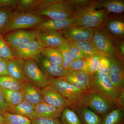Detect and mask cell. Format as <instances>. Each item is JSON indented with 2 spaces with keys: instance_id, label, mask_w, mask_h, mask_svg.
<instances>
[{
  "instance_id": "6da1fadb",
  "label": "cell",
  "mask_w": 124,
  "mask_h": 124,
  "mask_svg": "<svg viewBox=\"0 0 124 124\" xmlns=\"http://www.w3.org/2000/svg\"><path fill=\"white\" fill-rule=\"evenodd\" d=\"M97 5V1L93 0L88 5L75 11L74 17L77 20L76 26L94 29L101 26L109 13L105 9H96Z\"/></svg>"
},
{
  "instance_id": "7a4b0ae2",
  "label": "cell",
  "mask_w": 124,
  "mask_h": 124,
  "mask_svg": "<svg viewBox=\"0 0 124 124\" xmlns=\"http://www.w3.org/2000/svg\"><path fill=\"white\" fill-rule=\"evenodd\" d=\"M91 41L99 53L111 59H117L124 63V58L121 55L119 50L120 41L111 37L102 26L94 29Z\"/></svg>"
},
{
  "instance_id": "3957f363",
  "label": "cell",
  "mask_w": 124,
  "mask_h": 124,
  "mask_svg": "<svg viewBox=\"0 0 124 124\" xmlns=\"http://www.w3.org/2000/svg\"><path fill=\"white\" fill-rule=\"evenodd\" d=\"M46 19L45 17L36 15L32 13H22L14 10L0 34L3 36L6 33L13 31L27 28L34 29Z\"/></svg>"
},
{
  "instance_id": "277c9868",
  "label": "cell",
  "mask_w": 124,
  "mask_h": 124,
  "mask_svg": "<svg viewBox=\"0 0 124 124\" xmlns=\"http://www.w3.org/2000/svg\"><path fill=\"white\" fill-rule=\"evenodd\" d=\"M91 90L116 106L117 96L108 75L97 72L91 77Z\"/></svg>"
},
{
  "instance_id": "5b68a950",
  "label": "cell",
  "mask_w": 124,
  "mask_h": 124,
  "mask_svg": "<svg viewBox=\"0 0 124 124\" xmlns=\"http://www.w3.org/2000/svg\"><path fill=\"white\" fill-rule=\"evenodd\" d=\"M75 11L69 0H59L48 7L32 13L36 15L49 18V19L61 20L74 17Z\"/></svg>"
},
{
  "instance_id": "8992f818",
  "label": "cell",
  "mask_w": 124,
  "mask_h": 124,
  "mask_svg": "<svg viewBox=\"0 0 124 124\" xmlns=\"http://www.w3.org/2000/svg\"><path fill=\"white\" fill-rule=\"evenodd\" d=\"M117 96V107L124 108V63L116 58L111 59L108 74Z\"/></svg>"
},
{
  "instance_id": "52a82bcc",
  "label": "cell",
  "mask_w": 124,
  "mask_h": 124,
  "mask_svg": "<svg viewBox=\"0 0 124 124\" xmlns=\"http://www.w3.org/2000/svg\"><path fill=\"white\" fill-rule=\"evenodd\" d=\"M48 85L63 97L78 105L88 93L80 91L61 78H48Z\"/></svg>"
},
{
  "instance_id": "ba28073f",
  "label": "cell",
  "mask_w": 124,
  "mask_h": 124,
  "mask_svg": "<svg viewBox=\"0 0 124 124\" xmlns=\"http://www.w3.org/2000/svg\"><path fill=\"white\" fill-rule=\"evenodd\" d=\"M74 105L90 108L100 116H104L116 106L93 91L88 93L79 104Z\"/></svg>"
},
{
  "instance_id": "9c48e42d",
  "label": "cell",
  "mask_w": 124,
  "mask_h": 124,
  "mask_svg": "<svg viewBox=\"0 0 124 124\" xmlns=\"http://www.w3.org/2000/svg\"><path fill=\"white\" fill-rule=\"evenodd\" d=\"M24 73L27 81L40 89L48 85V78L34 59L24 60Z\"/></svg>"
},
{
  "instance_id": "30bf717a",
  "label": "cell",
  "mask_w": 124,
  "mask_h": 124,
  "mask_svg": "<svg viewBox=\"0 0 124 124\" xmlns=\"http://www.w3.org/2000/svg\"><path fill=\"white\" fill-rule=\"evenodd\" d=\"M38 30L27 31L17 30L3 36L5 41L12 49L32 41L36 40Z\"/></svg>"
},
{
  "instance_id": "8fae6325",
  "label": "cell",
  "mask_w": 124,
  "mask_h": 124,
  "mask_svg": "<svg viewBox=\"0 0 124 124\" xmlns=\"http://www.w3.org/2000/svg\"><path fill=\"white\" fill-rule=\"evenodd\" d=\"M91 77L86 72L69 70V72L62 79L69 82L74 87L85 93L91 92Z\"/></svg>"
},
{
  "instance_id": "7c38bea8",
  "label": "cell",
  "mask_w": 124,
  "mask_h": 124,
  "mask_svg": "<svg viewBox=\"0 0 124 124\" xmlns=\"http://www.w3.org/2000/svg\"><path fill=\"white\" fill-rule=\"evenodd\" d=\"M33 59L36 61L40 69L48 78H62L65 77L70 70L62 66L52 64L46 60L41 54H38Z\"/></svg>"
},
{
  "instance_id": "4fadbf2b",
  "label": "cell",
  "mask_w": 124,
  "mask_h": 124,
  "mask_svg": "<svg viewBox=\"0 0 124 124\" xmlns=\"http://www.w3.org/2000/svg\"><path fill=\"white\" fill-rule=\"evenodd\" d=\"M36 40L43 47L56 48L67 40L62 32L38 30Z\"/></svg>"
},
{
  "instance_id": "5bb4252c",
  "label": "cell",
  "mask_w": 124,
  "mask_h": 124,
  "mask_svg": "<svg viewBox=\"0 0 124 124\" xmlns=\"http://www.w3.org/2000/svg\"><path fill=\"white\" fill-rule=\"evenodd\" d=\"M45 102L51 106L57 108H71L74 105L73 102L59 93L48 85L41 89Z\"/></svg>"
},
{
  "instance_id": "9a60e30c",
  "label": "cell",
  "mask_w": 124,
  "mask_h": 124,
  "mask_svg": "<svg viewBox=\"0 0 124 124\" xmlns=\"http://www.w3.org/2000/svg\"><path fill=\"white\" fill-rule=\"evenodd\" d=\"M94 29L82 26L70 28L62 32L65 39L70 41L81 42L91 41L93 39Z\"/></svg>"
},
{
  "instance_id": "2e32d148",
  "label": "cell",
  "mask_w": 124,
  "mask_h": 124,
  "mask_svg": "<svg viewBox=\"0 0 124 124\" xmlns=\"http://www.w3.org/2000/svg\"><path fill=\"white\" fill-rule=\"evenodd\" d=\"M102 26L112 38L118 41H124V19L118 17H110L104 20Z\"/></svg>"
},
{
  "instance_id": "e0dca14e",
  "label": "cell",
  "mask_w": 124,
  "mask_h": 124,
  "mask_svg": "<svg viewBox=\"0 0 124 124\" xmlns=\"http://www.w3.org/2000/svg\"><path fill=\"white\" fill-rule=\"evenodd\" d=\"M76 19L74 17L64 20H57L47 19L39 24L34 29L40 31H62L76 26Z\"/></svg>"
},
{
  "instance_id": "ac0fdd59",
  "label": "cell",
  "mask_w": 124,
  "mask_h": 124,
  "mask_svg": "<svg viewBox=\"0 0 124 124\" xmlns=\"http://www.w3.org/2000/svg\"><path fill=\"white\" fill-rule=\"evenodd\" d=\"M43 47L36 40L32 41L13 49L16 57L24 60L33 59L41 54V49Z\"/></svg>"
},
{
  "instance_id": "d6986e66",
  "label": "cell",
  "mask_w": 124,
  "mask_h": 124,
  "mask_svg": "<svg viewBox=\"0 0 124 124\" xmlns=\"http://www.w3.org/2000/svg\"><path fill=\"white\" fill-rule=\"evenodd\" d=\"M70 108L77 113L82 124H102L101 116L88 108L74 105Z\"/></svg>"
},
{
  "instance_id": "ffe728a7",
  "label": "cell",
  "mask_w": 124,
  "mask_h": 124,
  "mask_svg": "<svg viewBox=\"0 0 124 124\" xmlns=\"http://www.w3.org/2000/svg\"><path fill=\"white\" fill-rule=\"evenodd\" d=\"M22 91L23 93L24 100L34 106L44 102L41 89L27 81L23 82Z\"/></svg>"
},
{
  "instance_id": "44dd1931",
  "label": "cell",
  "mask_w": 124,
  "mask_h": 124,
  "mask_svg": "<svg viewBox=\"0 0 124 124\" xmlns=\"http://www.w3.org/2000/svg\"><path fill=\"white\" fill-rule=\"evenodd\" d=\"M24 61L15 57L9 60L7 64L9 76L23 82L27 81L24 73Z\"/></svg>"
},
{
  "instance_id": "7402d4cb",
  "label": "cell",
  "mask_w": 124,
  "mask_h": 124,
  "mask_svg": "<svg viewBox=\"0 0 124 124\" xmlns=\"http://www.w3.org/2000/svg\"><path fill=\"white\" fill-rule=\"evenodd\" d=\"M63 108L54 107L45 102L40 103L35 106L34 119L37 117L58 118L60 117Z\"/></svg>"
},
{
  "instance_id": "603a6c76",
  "label": "cell",
  "mask_w": 124,
  "mask_h": 124,
  "mask_svg": "<svg viewBox=\"0 0 124 124\" xmlns=\"http://www.w3.org/2000/svg\"><path fill=\"white\" fill-rule=\"evenodd\" d=\"M35 106L24 100L14 106L9 107L8 112L22 116L31 120L34 119Z\"/></svg>"
},
{
  "instance_id": "cb8c5ba5",
  "label": "cell",
  "mask_w": 124,
  "mask_h": 124,
  "mask_svg": "<svg viewBox=\"0 0 124 124\" xmlns=\"http://www.w3.org/2000/svg\"><path fill=\"white\" fill-rule=\"evenodd\" d=\"M97 1V8H103L108 13L121 14L124 12V0H101Z\"/></svg>"
},
{
  "instance_id": "d4e9b609",
  "label": "cell",
  "mask_w": 124,
  "mask_h": 124,
  "mask_svg": "<svg viewBox=\"0 0 124 124\" xmlns=\"http://www.w3.org/2000/svg\"><path fill=\"white\" fill-rule=\"evenodd\" d=\"M5 101L9 107L14 106L24 100L22 91H15L0 88Z\"/></svg>"
},
{
  "instance_id": "484cf974",
  "label": "cell",
  "mask_w": 124,
  "mask_h": 124,
  "mask_svg": "<svg viewBox=\"0 0 124 124\" xmlns=\"http://www.w3.org/2000/svg\"><path fill=\"white\" fill-rule=\"evenodd\" d=\"M124 108L116 107L102 119L101 124H124Z\"/></svg>"
},
{
  "instance_id": "4316f807",
  "label": "cell",
  "mask_w": 124,
  "mask_h": 124,
  "mask_svg": "<svg viewBox=\"0 0 124 124\" xmlns=\"http://www.w3.org/2000/svg\"><path fill=\"white\" fill-rule=\"evenodd\" d=\"M41 54L52 64L62 66V59L61 54L56 49L50 47H42Z\"/></svg>"
},
{
  "instance_id": "83f0119b",
  "label": "cell",
  "mask_w": 124,
  "mask_h": 124,
  "mask_svg": "<svg viewBox=\"0 0 124 124\" xmlns=\"http://www.w3.org/2000/svg\"><path fill=\"white\" fill-rule=\"evenodd\" d=\"M0 88L15 91H22L23 82L9 76L0 77Z\"/></svg>"
},
{
  "instance_id": "f1b7e54d",
  "label": "cell",
  "mask_w": 124,
  "mask_h": 124,
  "mask_svg": "<svg viewBox=\"0 0 124 124\" xmlns=\"http://www.w3.org/2000/svg\"><path fill=\"white\" fill-rule=\"evenodd\" d=\"M60 117L62 124H82L77 113L70 108H64Z\"/></svg>"
},
{
  "instance_id": "f546056e",
  "label": "cell",
  "mask_w": 124,
  "mask_h": 124,
  "mask_svg": "<svg viewBox=\"0 0 124 124\" xmlns=\"http://www.w3.org/2000/svg\"><path fill=\"white\" fill-rule=\"evenodd\" d=\"M2 114L4 117V124H31V120L22 116L8 112Z\"/></svg>"
},
{
  "instance_id": "4dcf8cb0",
  "label": "cell",
  "mask_w": 124,
  "mask_h": 124,
  "mask_svg": "<svg viewBox=\"0 0 124 124\" xmlns=\"http://www.w3.org/2000/svg\"><path fill=\"white\" fill-rule=\"evenodd\" d=\"M38 0H18L15 10L22 13H33Z\"/></svg>"
},
{
  "instance_id": "1f68e13d",
  "label": "cell",
  "mask_w": 124,
  "mask_h": 124,
  "mask_svg": "<svg viewBox=\"0 0 124 124\" xmlns=\"http://www.w3.org/2000/svg\"><path fill=\"white\" fill-rule=\"evenodd\" d=\"M70 41L77 46L88 57L97 54H99L95 49V46L91 41H86L81 42Z\"/></svg>"
},
{
  "instance_id": "d6a6232c",
  "label": "cell",
  "mask_w": 124,
  "mask_h": 124,
  "mask_svg": "<svg viewBox=\"0 0 124 124\" xmlns=\"http://www.w3.org/2000/svg\"><path fill=\"white\" fill-rule=\"evenodd\" d=\"M55 49L60 53L62 56L63 61L62 67L66 69H69L70 66L73 61L69 56L67 40Z\"/></svg>"
},
{
  "instance_id": "836d02e7",
  "label": "cell",
  "mask_w": 124,
  "mask_h": 124,
  "mask_svg": "<svg viewBox=\"0 0 124 124\" xmlns=\"http://www.w3.org/2000/svg\"><path fill=\"white\" fill-rule=\"evenodd\" d=\"M0 57L2 59L9 60L15 57L12 49L8 46L4 39L3 36L0 34Z\"/></svg>"
},
{
  "instance_id": "e575fe53",
  "label": "cell",
  "mask_w": 124,
  "mask_h": 124,
  "mask_svg": "<svg viewBox=\"0 0 124 124\" xmlns=\"http://www.w3.org/2000/svg\"><path fill=\"white\" fill-rule=\"evenodd\" d=\"M67 41L69 56L72 61L88 58V57L77 46L70 41Z\"/></svg>"
},
{
  "instance_id": "d590c367",
  "label": "cell",
  "mask_w": 124,
  "mask_h": 124,
  "mask_svg": "<svg viewBox=\"0 0 124 124\" xmlns=\"http://www.w3.org/2000/svg\"><path fill=\"white\" fill-rule=\"evenodd\" d=\"M69 69L73 71L84 72L91 76L90 73L86 59H79L73 61L70 66Z\"/></svg>"
},
{
  "instance_id": "8d00e7d4",
  "label": "cell",
  "mask_w": 124,
  "mask_h": 124,
  "mask_svg": "<svg viewBox=\"0 0 124 124\" xmlns=\"http://www.w3.org/2000/svg\"><path fill=\"white\" fill-rule=\"evenodd\" d=\"M102 55L100 54H98L89 57L86 59L90 73L91 76L97 72L98 65Z\"/></svg>"
},
{
  "instance_id": "74e56055",
  "label": "cell",
  "mask_w": 124,
  "mask_h": 124,
  "mask_svg": "<svg viewBox=\"0 0 124 124\" xmlns=\"http://www.w3.org/2000/svg\"><path fill=\"white\" fill-rule=\"evenodd\" d=\"M111 64V59L102 55L98 65L97 72L108 75Z\"/></svg>"
},
{
  "instance_id": "f35d334b",
  "label": "cell",
  "mask_w": 124,
  "mask_h": 124,
  "mask_svg": "<svg viewBox=\"0 0 124 124\" xmlns=\"http://www.w3.org/2000/svg\"><path fill=\"white\" fill-rule=\"evenodd\" d=\"M13 9H0V34L14 10Z\"/></svg>"
},
{
  "instance_id": "ab89813d",
  "label": "cell",
  "mask_w": 124,
  "mask_h": 124,
  "mask_svg": "<svg viewBox=\"0 0 124 124\" xmlns=\"http://www.w3.org/2000/svg\"><path fill=\"white\" fill-rule=\"evenodd\" d=\"M31 124H62L58 118L37 117L31 120Z\"/></svg>"
},
{
  "instance_id": "60d3db41",
  "label": "cell",
  "mask_w": 124,
  "mask_h": 124,
  "mask_svg": "<svg viewBox=\"0 0 124 124\" xmlns=\"http://www.w3.org/2000/svg\"><path fill=\"white\" fill-rule=\"evenodd\" d=\"M18 0H0V9L15 10Z\"/></svg>"
},
{
  "instance_id": "b9f144b4",
  "label": "cell",
  "mask_w": 124,
  "mask_h": 124,
  "mask_svg": "<svg viewBox=\"0 0 124 124\" xmlns=\"http://www.w3.org/2000/svg\"><path fill=\"white\" fill-rule=\"evenodd\" d=\"M59 1V0H38L36 8L33 11L44 8Z\"/></svg>"
},
{
  "instance_id": "7bdbcfd3",
  "label": "cell",
  "mask_w": 124,
  "mask_h": 124,
  "mask_svg": "<svg viewBox=\"0 0 124 124\" xmlns=\"http://www.w3.org/2000/svg\"><path fill=\"white\" fill-rule=\"evenodd\" d=\"M8 59H2L0 62V77L9 76L7 71V64Z\"/></svg>"
},
{
  "instance_id": "ee69618b",
  "label": "cell",
  "mask_w": 124,
  "mask_h": 124,
  "mask_svg": "<svg viewBox=\"0 0 124 124\" xmlns=\"http://www.w3.org/2000/svg\"><path fill=\"white\" fill-rule=\"evenodd\" d=\"M9 106L5 101L0 88V112L3 113L8 112Z\"/></svg>"
},
{
  "instance_id": "f6af8a7d",
  "label": "cell",
  "mask_w": 124,
  "mask_h": 124,
  "mask_svg": "<svg viewBox=\"0 0 124 124\" xmlns=\"http://www.w3.org/2000/svg\"><path fill=\"white\" fill-rule=\"evenodd\" d=\"M4 117L2 113L0 112V124H4Z\"/></svg>"
},
{
  "instance_id": "bcb514c9",
  "label": "cell",
  "mask_w": 124,
  "mask_h": 124,
  "mask_svg": "<svg viewBox=\"0 0 124 124\" xmlns=\"http://www.w3.org/2000/svg\"><path fill=\"white\" fill-rule=\"evenodd\" d=\"M2 58H1L0 57V61L2 60Z\"/></svg>"
}]
</instances>
